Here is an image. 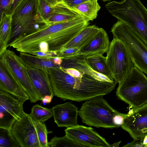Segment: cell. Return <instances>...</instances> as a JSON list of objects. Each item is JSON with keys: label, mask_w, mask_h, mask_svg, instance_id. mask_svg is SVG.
I'll list each match as a JSON object with an SVG mask.
<instances>
[{"label": "cell", "mask_w": 147, "mask_h": 147, "mask_svg": "<svg viewBox=\"0 0 147 147\" xmlns=\"http://www.w3.org/2000/svg\"><path fill=\"white\" fill-rule=\"evenodd\" d=\"M82 18H86L75 8L70 7L63 1L55 5L54 12L47 22L49 25Z\"/></svg>", "instance_id": "obj_17"}, {"label": "cell", "mask_w": 147, "mask_h": 147, "mask_svg": "<svg viewBox=\"0 0 147 147\" xmlns=\"http://www.w3.org/2000/svg\"><path fill=\"white\" fill-rule=\"evenodd\" d=\"M21 0H13L9 10L8 13L11 14L15 7L19 4Z\"/></svg>", "instance_id": "obj_37"}, {"label": "cell", "mask_w": 147, "mask_h": 147, "mask_svg": "<svg viewBox=\"0 0 147 147\" xmlns=\"http://www.w3.org/2000/svg\"><path fill=\"white\" fill-rule=\"evenodd\" d=\"M127 114H124L119 112L115 115L113 118L114 124L117 127H121L124 123Z\"/></svg>", "instance_id": "obj_33"}, {"label": "cell", "mask_w": 147, "mask_h": 147, "mask_svg": "<svg viewBox=\"0 0 147 147\" xmlns=\"http://www.w3.org/2000/svg\"><path fill=\"white\" fill-rule=\"evenodd\" d=\"M0 90L29 99V96L23 89L11 79L1 65H0Z\"/></svg>", "instance_id": "obj_20"}, {"label": "cell", "mask_w": 147, "mask_h": 147, "mask_svg": "<svg viewBox=\"0 0 147 147\" xmlns=\"http://www.w3.org/2000/svg\"><path fill=\"white\" fill-rule=\"evenodd\" d=\"M89 24V21L82 18L49 25L18 39L10 47L20 52L30 53L36 51L40 43L45 42L48 46L49 51L58 52Z\"/></svg>", "instance_id": "obj_2"}, {"label": "cell", "mask_w": 147, "mask_h": 147, "mask_svg": "<svg viewBox=\"0 0 147 147\" xmlns=\"http://www.w3.org/2000/svg\"><path fill=\"white\" fill-rule=\"evenodd\" d=\"M37 2L38 14L44 20L47 22L54 12L55 4L47 0H37Z\"/></svg>", "instance_id": "obj_26"}, {"label": "cell", "mask_w": 147, "mask_h": 147, "mask_svg": "<svg viewBox=\"0 0 147 147\" xmlns=\"http://www.w3.org/2000/svg\"><path fill=\"white\" fill-rule=\"evenodd\" d=\"M0 65L11 79L21 87L31 102L40 100L30 80L26 66L19 56L13 51L7 49L0 55Z\"/></svg>", "instance_id": "obj_7"}, {"label": "cell", "mask_w": 147, "mask_h": 147, "mask_svg": "<svg viewBox=\"0 0 147 147\" xmlns=\"http://www.w3.org/2000/svg\"><path fill=\"white\" fill-rule=\"evenodd\" d=\"M34 122L40 147H48L47 135L52 132L48 131L44 122L35 121Z\"/></svg>", "instance_id": "obj_29"}, {"label": "cell", "mask_w": 147, "mask_h": 147, "mask_svg": "<svg viewBox=\"0 0 147 147\" xmlns=\"http://www.w3.org/2000/svg\"><path fill=\"white\" fill-rule=\"evenodd\" d=\"M28 100L0 90V127L10 129L21 118L23 105Z\"/></svg>", "instance_id": "obj_9"}, {"label": "cell", "mask_w": 147, "mask_h": 147, "mask_svg": "<svg viewBox=\"0 0 147 147\" xmlns=\"http://www.w3.org/2000/svg\"><path fill=\"white\" fill-rule=\"evenodd\" d=\"M13 0H0V16L8 12Z\"/></svg>", "instance_id": "obj_34"}, {"label": "cell", "mask_w": 147, "mask_h": 147, "mask_svg": "<svg viewBox=\"0 0 147 147\" xmlns=\"http://www.w3.org/2000/svg\"><path fill=\"white\" fill-rule=\"evenodd\" d=\"M13 137L21 147H40L34 121L29 114L23 112L10 129Z\"/></svg>", "instance_id": "obj_10"}, {"label": "cell", "mask_w": 147, "mask_h": 147, "mask_svg": "<svg viewBox=\"0 0 147 147\" xmlns=\"http://www.w3.org/2000/svg\"><path fill=\"white\" fill-rule=\"evenodd\" d=\"M54 96L65 100L80 102L110 93L115 87V81L98 80L85 73L81 78L72 77L60 66L47 70Z\"/></svg>", "instance_id": "obj_1"}, {"label": "cell", "mask_w": 147, "mask_h": 147, "mask_svg": "<svg viewBox=\"0 0 147 147\" xmlns=\"http://www.w3.org/2000/svg\"><path fill=\"white\" fill-rule=\"evenodd\" d=\"M53 4H55L59 2L64 1V0H47Z\"/></svg>", "instance_id": "obj_41"}, {"label": "cell", "mask_w": 147, "mask_h": 147, "mask_svg": "<svg viewBox=\"0 0 147 147\" xmlns=\"http://www.w3.org/2000/svg\"><path fill=\"white\" fill-rule=\"evenodd\" d=\"M121 127L134 140H140L147 135V103L130 110Z\"/></svg>", "instance_id": "obj_12"}, {"label": "cell", "mask_w": 147, "mask_h": 147, "mask_svg": "<svg viewBox=\"0 0 147 147\" xmlns=\"http://www.w3.org/2000/svg\"><path fill=\"white\" fill-rule=\"evenodd\" d=\"M105 7L112 16L136 32L147 46V9L140 0L113 1Z\"/></svg>", "instance_id": "obj_3"}, {"label": "cell", "mask_w": 147, "mask_h": 147, "mask_svg": "<svg viewBox=\"0 0 147 147\" xmlns=\"http://www.w3.org/2000/svg\"><path fill=\"white\" fill-rule=\"evenodd\" d=\"M60 66L63 69L74 68L79 69L100 81L110 82L115 81L92 69L87 63L85 57L83 55L63 59Z\"/></svg>", "instance_id": "obj_18"}, {"label": "cell", "mask_w": 147, "mask_h": 147, "mask_svg": "<svg viewBox=\"0 0 147 147\" xmlns=\"http://www.w3.org/2000/svg\"><path fill=\"white\" fill-rule=\"evenodd\" d=\"M110 42L107 33L103 28L86 46L80 49V55L85 57L103 55L109 50Z\"/></svg>", "instance_id": "obj_16"}, {"label": "cell", "mask_w": 147, "mask_h": 147, "mask_svg": "<svg viewBox=\"0 0 147 147\" xmlns=\"http://www.w3.org/2000/svg\"><path fill=\"white\" fill-rule=\"evenodd\" d=\"M65 131L67 137L84 147H111L105 139L91 127L78 125L67 128Z\"/></svg>", "instance_id": "obj_13"}, {"label": "cell", "mask_w": 147, "mask_h": 147, "mask_svg": "<svg viewBox=\"0 0 147 147\" xmlns=\"http://www.w3.org/2000/svg\"><path fill=\"white\" fill-rule=\"evenodd\" d=\"M30 80L40 100L45 96H54L47 70L26 65Z\"/></svg>", "instance_id": "obj_15"}, {"label": "cell", "mask_w": 147, "mask_h": 147, "mask_svg": "<svg viewBox=\"0 0 147 147\" xmlns=\"http://www.w3.org/2000/svg\"><path fill=\"white\" fill-rule=\"evenodd\" d=\"M113 37L126 45L134 66L147 75V46L139 35L123 22L118 20L111 29Z\"/></svg>", "instance_id": "obj_6"}, {"label": "cell", "mask_w": 147, "mask_h": 147, "mask_svg": "<svg viewBox=\"0 0 147 147\" xmlns=\"http://www.w3.org/2000/svg\"><path fill=\"white\" fill-rule=\"evenodd\" d=\"M106 58L107 64L117 83L122 82L134 66L125 44L114 37L110 42Z\"/></svg>", "instance_id": "obj_8"}, {"label": "cell", "mask_w": 147, "mask_h": 147, "mask_svg": "<svg viewBox=\"0 0 147 147\" xmlns=\"http://www.w3.org/2000/svg\"><path fill=\"white\" fill-rule=\"evenodd\" d=\"M116 95L132 108L147 103V77L134 66L124 79L119 83Z\"/></svg>", "instance_id": "obj_4"}, {"label": "cell", "mask_w": 147, "mask_h": 147, "mask_svg": "<svg viewBox=\"0 0 147 147\" xmlns=\"http://www.w3.org/2000/svg\"><path fill=\"white\" fill-rule=\"evenodd\" d=\"M89 21L96 19L101 7L98 0H89L75 7Z\"/></svg>", "instance_id": "obj_24"}, {"label": "cell", "mask_w": 147, "mask_h": 147, "mask_svg": "<svg viewBox=\"0 0 147 147\" xmlns=\"http://www.w3.org/2000/svg\"><path fill=\"white\" fill-rule=\"evenodd\" d=\"M51 109L54 122L58 127L68 128L78 125V108L71 102L57 105Z\"/></svg>", "instance_id": "obj_14"}, {"label": "cell", "mask_w": 147, "mask_h": 147, "mask_svg": "<svg viewBox=\"0 0 147 147\" xmlns=\"http://www.w3.org/2000/svg\"><path fill=\"white\" fill-rule=\"evenodd\" d=\"M140 140L142 141L143 144L145 146V147H147V135Z\"/></svg>", "instance_id": "obj_40"}, {"label": "cell", "mask_w": 147, "mask_h": 147, "mask_svg": "<svg viewBox=\"0 0 147 147\" xmlns=\"http://www.w3.org/2000/svg\"><path fill=\"white\" fill-rule=\"evenodd\" d=\"M101 28L95 25H88L67 43L63 48L76 47L81 49L93 40Z\"/></svg>", "instance_id": "obj_19"}, {"label": "cell", "mask_w": 147, "mask_h": 147, "mask_svg": "<svg viewBox=\"0 0 147 147\" xmlns=\"http://www.w3.org/2000/svg\"><path fill=\"white\" fill-rule=\"evenodd\" d=\"M53 98V96H46L44 97L41 100L42 103L43 104H49L51 102Z\"/></svg>", "instance_id": "obj_39"}, {"label": "cell", "mask_w": 147, "mask_h": 147, "mask_svg": "<svg viewBox=\"0 0 147 147\" xmlns=\"http://www.w3.org/2000/svg\"><path fill=\"white\" fill-rule=\"evenodd\" d=\"M29 114L34 121L44 123L53 116L51 109L47 108L37 104L33 106Z\"/></svg>", "instance_id": "obj_25"}, {"label": "cell", "mask_w": 147, "mask_h": 147, "mask_svg": "<svg viewBox=\"0 0 147 147\" xmlns=\"http://www.w3.org/2000/svg\"><path fill=\"white\" fill-rule=\"evenodd\" d=\"M11 15V30L25 29L38 21L44 20L38 13L37 0H21Z\"/></svg>", "instance_id": "obj_11"}, {"label": "cell", "mask_w": 147, "mask_h": 147, "mask_svg": "<svg viewBox=\"0 0 147 147\" xmlns=\"http://www.w3.org/2000/svg\"><path fill=\"white\" fill-rule=\"evenodd\" d=\"M62 68L66 73L76 78H81L85 74L83 71L74 68Z\"/></svg>", "instance_id": "obj_32"}, {"label": "cell", "mask_w": 147, "mask_h": 147, "mask_svg": "<svg viewBox=\"0 0 147 147\" xmlns=\"http://www.w3.org/2000/svg\"><path fill=\"white\" fill-rule=\"evenodd\" d=\"M103 95L92 98L82 104L78 115L82 122L96 127L117 128L113 123L114 116L119 112L103 98Z\"/></svg>", "instance_id": "obj_5"}, {"label": "cell", "mask_w": 147, "mask_h": 147, "mask_svg": "<svg viewBox=\"0 0 147 147\" xmlns=\"http://www.w3.org/2000/svg\"><path fill=\"white\" fill-rule=\"evenodd\" d=\"M89 66L94 70L114 80L112 73L106 63V58L103 55L96 54L85 57Z\"/></svg>", "instance_id": "obj_22"}, {"label": "cell", "mask_w": 147, "mask_h": 147, "mask_svg": "<svg viewBox=\"0 0 147 147\" xmlns=\"http://www.w3.org/2000/svg\"><path fill=\"white\" fill-rule=\"evenodd\" d=\"M19 56L26 65L47 70L53 67L60 66L53 63L50 59L38 57L28 53L20 52Z\"/></svg>", "instance_id": "obj_23"}, {"label": "cell", "mask_w": 147, "mask_h": 147, "mask_svg": "<svg viewBox=\"0 0 147 147\" xmlns=\"http://www.w3.org/2000/svg\"><path fill=\"white\" fill-rule=\"evenodd\" d=\"M121 141L117 142V143H114L112 145H111V147H118L119 146V145L121 142Z\"/></svg>", "instance_id": "obj_42"}, {"label": "cell", "mask_w": 147, "mask_h": 147, "mask_svg": "<svg viewBox=\"0 0 147 147\" xmlns=\"http://www.w3.org/2000/svg\"><path fill=\"white\" fill-rule=\"evenodd\" d=\"M53 63L55 64L60 66L62 62L63 59L60 57L57 56L52 59Z\"/></svg>", "instance_id": "obj_38"}, {"label": "cell", "mask_w": 147, "mask_h": 147, "mask_svg": "<svg viewBox=\"0 0 147 147\" xmlns=\"http://www.w3.org/2000/svg\"><path fill=\"white\" fill-rule=\"evenodd\" d=\"M89 0H64V1L70 7H74Z\"/></svg>", "instance_id": "obj_35"}, {"label": "cell", "mask_w": 147, "mask_h": 147, "mask_svg": "<svg viewBox=\"0 0 147 147\" xmlns=\"http://www.w3.org/2000/svg\"><path fill=\"white\" fill-rule=\"evenodd\" d=\"M30 54L39 58L51 60L54 57L58 56L57 52L55 51H49L47 52H43L39 51Z\"/></svg>", "instance_id": "obj_31"}, {"label": "cell", "mask_w": 147, "mask_h": 147, "mask_svg": "<svg viewBox=\"0 0 147 147\" xmlns=\"http://www.w3.org/2000/svg\"><path fill=\"white\" fill-rule=\"evenodd\" d=\"M10 129L0 127V147H20Z\"/></svg>", "instance_id": "obj_28"}, {"label": "cell", "mask_w": 147, "mask_h": 147, "mask_svg": "<svg viewBox=\"0 0 147 147\" xmlns=\"http://www.w3.org/2000/svg\"><path fill=\"white\" fill-rule=\"evenodd\" d=\"M125 147H145L142 141L134 140L131 142L123 146Z\"/></svg>", "instance_id": "obj_36"}, {"label": "cell", "mask_w": 147, "mask_h": 147, "mask_svg": "<svg viewBox=\"0 0 147 147\" xmlns=\"http://www.w3.org/2000/svg\"><path fill=\"white\" fill-rule=\"evenodd\" d=\"M0 55L7 49L11 35L12 28V15L3 13L0 16Z\"/></svg>", "instance_id": "obj_21"}, {"label": "cell", "mask_w": 147, "mask_h": 147, "mask_svg": "<svg viewBox=\"0 0 147 147\" xmlns=\"http://www.w3.org/2000/svg\"><path fill=\"white\" fill-rule=\"evenodd\" d=\"M58 56L63 59H67L80 55V49L76 47L64 48L57 52Z\"/></svg>", "instance_id": "obj_30"}, {"label": "cell", "mask_w": 147, "mask_h": 147, "mask_svg": "<svg viewBox=\"0 0 147 147\" xmlns=\"http://www.w3.org/2000/svg\"><path fill=\"white\" fill-rule=\"evenodd\" d=\"M102 1H103L104 2H105L107 1H111V0H102Z\"/></svg>", "instance_id": "obj_43"}, {"label": "cell", "mask_w": 147, "mask_h": 147, "mask_svg": "<svg viewBox=\"0 0 147 147\" xmlns=\"http://www.w3.org/2000/svg\"><path fill=\"white\" fill-rule=\"evenodd\" d=\"M48 147H84L82 145L71 139L66 135L61 137L55 136L48 142Z\"/></svg>", "instance_id": "obj_27"}]
</instances>
